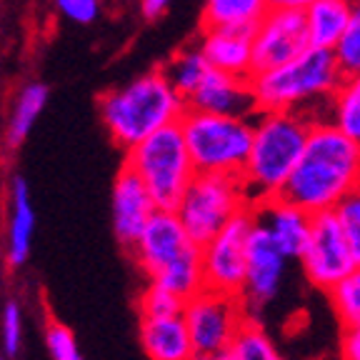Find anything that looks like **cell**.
<instances>
[{
  "instance_id": "cell-1",
  "label": "cell",
  "mask_w": 360,
  "mask_h": 360,
  "mask_svg": "<svg viewBox=\"0 0 360 360\" xmlns=\"http://www.w3.org/2000/svg\"><path fill=\"white\" fill-rule=\"evenodd\" d=\"M355 188H360V143L333 120H315L283 198L315 215L333 210Z\"/></svg>"
},
{
  "instance_id": "cell-2",
  "label": "cell",
  "mask_w": 360,
  "mask_h": 360,
  "mask_svg": "<svg viewBox=\"0 0 360 360\" xmlns=\"http://www.w3.org/2000/svg\"><path fill=\"white\" fill-rule=\"evenodd\" d=\"M343 70L328 48L310 45L298 58L250 75L260 110H300L310 120H328V105L343 83Z\"/></svg>"
},
{
  "instance_id": "cell-3",
  "label": "cell",
  "mask_w": 360,
  "mask_h": 360,
  "mask_svg": "<svg viewBox=\"0 0 360 360\" xmlns=\"http://www.w3.org/2000/svg\"><path fill=\"white\" fill-rule=\"evenodd\" d=\"M313 120L300 110H258L243 183L253 205L283 195L308 146Z\"/></svg>"
},
{
  "instance_id": "cell-4",
  "label": "cell",
  "mask_w": 360,
  "mask_h": 360,
  "mask_svg": "<svg viewBox=\"0 0 360 360\" xmlns=\"http://www.w3.org/2000/svg\"><path fill=\"white\" fill-rule=\"evenodd\" d=\"M98 110L112 141L130 150L155 130L180 123L188 103L163 70H153L123 88L108 90L98 101Z\"/></svg>"
},
{
  "instance_id": "cell-5",
  "label": "cell",
  "mask_w": 360,
  "mask_h": 360,
  "mask_svg": "<svg viewBox=\"0 0 360 360\" xmlns=\"http://www.w3.org/2000/svg\"><path fill=\"white\" fill-rule=\"evenodd\" d=\"M130 250L148 281L170 288L183 300L205 288L202 245L193 240L175 210L158 208Z\"/></svg>"
},
{
  "instance_id": "cell-6",
  "label": "cell",
  "mask_w": 360,
  "mask_h": 360,
  "mask_svg": "<svg viewBox=\"0 0 360 360\" xmlns=\"http://www.w3.org/2000/svg\"><path fill=\"white\" fill-rule=\"evenodd\" d=\"M180 128L198 173L243 175L253 146L255 118L188 108L180 118Z\"/></svg>"
},
{
  "instance_id": "cell-7",
  "label": "cell",
  "mask_w": 360,
  "mask_h": 360,
  "mask_svg": "<svg viewBox=\"0 0 360 360\" xmlns=\"http://www.w3.org/2000/svg\"><path fill=\"white\" fill-rule=\"evenodd\" d=\"M125 153V165L146 183L158 208L175 210L198 173L180 123L155 130Z\"/></svg>"
},
{
  "instance_id": "cell-8",
  "label": "cell",
  "mask_w": 360,
  "mask_h": 360,
  "mask_svg": "<svg viewBox=\"0 0 360 360\" xmlns=\"http://www.w3.org/2000/svg\"><path fill=\"white\" fill-rule=\"evenodd\" d=\"M245 208H253V202L240 175L195 173L175 205V213L193 240L205 245Z\"/></svg>"
},
{
  "instance_id": "cell-9",
  "label": "cell",
  "mask_w": 360,
  "mask_h": 360,
  "mask_svg": "<svg viewBox=\"0 0 360 360\" xmlns=\"http://www.w3.org/2000/svg\"><path fill=\"white\" fill-rule=\"evenodd\" d=\"M198 358H215L231 350L240 328L248 323L245 305L238 295L202 288L183 305Z\"/></svg>"
},
{
  "instance_id": "cell-10",
  "label": "cell",
  "mask_w": 360,
  "mask_h": 360,
  "mask_svg": "<svg viewBox=\"0 0 360 360\" xmlns=\"http://www.w3.org/2000/svg\"><path fill=\"white\" fill-rule=\"evenodd\" d=\"M255 225L253 208H245L225 225L223 231L202 245V276L205 288L238 295L245 285L248 268V238Z\"/></svg>"
},
{
  "instance_id": "cell-11",
  "label": "cell",
  "mask_w": 360,
  "mask_h": 360,
  "mask_svg": "<svg viewBox=\"0 0 360 360\" xmlns=\"http://www.w3.org/2000/svg\"><path fill=\"white\" fill-rule=\"evenodd\" d=\"M288 263H290V258L283 253L281 245L273 240V236L255 220L250 238H248L245 285L240 292L248 321L260 323L263 310L281 295L288 276Z\"/></svg>"
},
{
  "instance_id": "cell-12",
  "label": "cell",
  "mask_w": 360,
  "mask_h": 360,
  "mask_svg": "<svg viewBox=\"0 0 360 360\" xmlns=\"http://www.w3.org/2000/svg\"><path fill=\"white\" fill-rule=\"evenodd\" d=\"M298 263L310 285L323 292L335 288L338 281H343L358 265L333 210L313 215L310 240L305 245L303 255L298 258Z\"/></svg>"
},
{
  "instance_id": "cell-13",
  "label": "cell",
  "mask_w": 360,
  "mask_h": 360,
  "mask_svg": "<svg viewBox=\"0 0 360 360\" xmlns=\"http://www.w3.org/2000/svg\"><path fill=\"white\" fill-rule=\"evenodd\" d=\"M308 48L310 35L305 13L268 8L253 28V73L283 65Z\"/></svg>"
},
{
  "instance_id": "cell-14",
  "label": "cell",
  "mask_w": 360,
  "mask_h": 360,
  "mask_svg": "<svg viewBox=\"0 0 360 360\" xmlns=\"http://www.w3.org/2000/svg\"><path fill=\"white\" fill-rule=\"evenodd\" d=\"M158 202L138 175L123 165L112 186V231L125 248H133L146 231L148 220L155 215Z\"/></svg>"
},
{
  "instance_id": "cell-15",
  "label": "cell",
  "mask_w": 360,
  "mask_h": 360,
  "mask_svg": "<svg viewBox=\"0 0 360 360\" xmlns=\"http://www.w3.org/2000/svg\"><path fill=\"white\" fill-rule=\"evenodd\" d=\"M188 108L205 112H220V115H245V118H255L260 110L250 78L223 73V70H215V68H210L205 80L188 98Z\"/></svg>"
},
{
  "instance_id": "cell-16",
  "label": "cell",
  "mask_w": 360,
  "mask_h": 360,
  "mask_svg": "<svg viewBox=\"0 0 360 360\" xmlns=\"http://www.w3.org/2000/svg\"><path fill=\"white\" fill-rule=\"evenodd\" d=\"M253 213L255 220L273 236V240L281 245L288 258L298 260L303 255L310 240V231H313V213L283 195L253 205Z\"/></svg>"
},
{
  "instance_id": "cell-17",
  "label": "cell",
  "mask_w": 360,
  "mask_h": 360,
  "mask_svg": "<svg viewBox=\"0 0 360 360\" xmlns=\"http://www.w3.org/2000/svg\"><path fill=\"white\" fill-rule=\"evenodd\" d=\"M198 45L215 70L253 75V28H202Z\"/></svg>"
},
{
  "instance_id": "cell-18",
  "label": "cell",
  "mask_w": 360,
  "mask_h": 360,
  "mask_svg": "<svg viewBox=\"0 0 360 360\" xmlns=\"http://www.w3.org/2000/svg\"><path fill=\"white\" fill-rule=\"evenodd\" d=\"M141 343L150 360H195V345L183 313L141 318Z\"/></svg>"
},
{
  "instance_id": "cell-19",
  "label": "cell",
  "mask_w": 360,
  "mask_h": 360,
  "mask_svg": "<svg viewBox=\"0 0 360 360\" xmlns=\"http://www.w3.org/2000/svg\"><path fill=\"white\" fill-rule=\"evenodd\" d=\"M303 13L310 45L333 51L353 20V0H313Z\"/></svg>"
},
{
  "instance_id": "cell-20",
  "label": "cell",
  "mask_w": 360,
  "mask_h": 360,
  "mask_svg": "<svg viewBox=\"0 0 360 360\" xmlns=\"http://www.w3.org/2000/svg\"><path fill=\"white\" fill-rule=\"evenodd\" d=\"M35 231V213L30 205L28 183L15 175L11 191V225H8V263L22 265L30 255V240Z\"/></svg>"
},
{
  "instance_id": "cell-21",
  "label": "cell",
  "mask_w": 360,
  "mask_h": 360,
  "mask_svg": "<svg viewBox=\"0 0 360 360\" xmlns=\"http://www.w3.org/2000/svg\"><path fill=\"white\" fill-rule=\"evenodd\" d=\"M268 8V0H205L202 28H255Z\"/></svg>"
},
{
  "instance_id": "cell-22",
  "label": "cell",
  "mask_w": 360,
  "mask_h": 360,
  "mask_svg": "<svg viewBox=\"0 0 360 360\" xmlns=\"http://www.w3.org/2000/svg\"><path fill=\"white\" fill-rule=\"evenodd\" d=\"M210 68L213 65L208 63L205 53L200 51V45H191V48H183V51L170 58V63L163 68V73L168 75L173 88L178 90L188 103V98L195 93L198 85L210 73Z\"/></svg>"
},
{
  "instance_id": "cell-23",
  "label": "cell",
  "mask_w": 360,
  "mask_h": 360,
  "mask_svg": "<svg viewBox=\"0 0 360 360\" xmlns=\"http://www.w3.org/2000/svg\"><path fill=\"white\" fill-rule=\"evenodd\" d=\"M45 103H48V88L43 83H30L18 93L11 112V123H8V146L18 148L28 138L35 120L45 110Z\"/></svg>"
},
{
  "instance_id": "cell-24",
  "label": "cell",
  "mask_w": 360,
  "mask_h": 360,
  "mask_svg": "<svg viewBox=\"0 0 360 360\" xmlns=\"http://www.w3.org/2000/svg\"><path fill=\"white\" fill-rule=\"evenodd\" d=\"M328 120L360 143V73L345 75L328 105Z\"/></svg>"
},
{
  "instance_id": "cell-25",
  "label": "cell",
  "mask_w": 360,
  "mask_h": 360,
  "mask_svg": "<svg viewBox=\"0 0 360 360\" xmlns=\"http://www.w3.org/2000/svg\"><path fill=\"white\" fill-rule=\"evenodd\" d=\"M231 360H288L258 321H248L228 350Z\"/></svg>"
},
{
  "instance_id": "cell-26",
  "label": "cell",
  "mask_w": 360,
  "mask_h": 360,
  "mask_svg": "<svg viewBox=\"0 0 360 360\" xmlns=\"http://www.w3.org/2000/svg\"><path fill=\"white\" fill-rule=\"evenodd\" d=\"M328 298L343 328H360V265L328 290Z\"/></svg>"
},
{
  "instance_id": "cell-27",
  "label": "cell",
  "mask_w": 360,
  "mask_h": 360,
  "mask_svg": "<svg viewBox=\"0 0 360 360\" xmlns=\"http://www.w3.org/2000/svg\"><path fill=\"white\" fill-rule=\"evenodd\" d=\"M186 300L170 288L160 283H148V288L141 295V318H163V315H178L183 313Z\"/></svg>"
},
{
  "instance_id": "cell-28",
  "label": "cell",
  "mask_w": 360,
  "mask_h": 360,
  "mask_svg": "<svg viewBox=\"0 0 360 360\" xmlns=\"http://www.w3.org/2000/svg\"><path fill=\"white\" fill-rule=\"evenodd\" d=\"M333 53H335L343 75L360 73V0H353V20H350L340 43L333 48Z\"/></svg>"
},
{
  "instance_id": "cell-29",
  "label": "cell",
  "mask_w": 360,
  "mask_h": 360,
  "mask_svg": "<svg viewBox=\"0 0 360 360\" xmlns=\"http://www.w3.org/2000/svg\"><path fill=\"white\" fill-rule=\"evenodd\" d=\"M333 213H335L338 223L343 228V236H345V240H348L350 250H353L355 263L360 265V188L348 193V195L333 208Z\"/></svg>"
},
{
  "instance_id": "cell-30",
  "label": "cell",
  "mask_w": 360,
  "mask_h": 360,
  "mask_svg": "<svg viewBox=\"0 0 360 360\" xmlns=\"http://www.w3.org/2000/svg\"><path fill=\"white\" fill-rule=\"evenodd\" d=\"M45 343H48V350H51L53 360H83L75 335L68 330L65 326H60V323H51V326H48Z\"/></svg>"
},
{
  "instance_id": "cell-31",
  "label": "cell",
  "mask_w": 360,
  "mask_h": 360,
  "mask_svg": "<svg viewBox=\"0 0 360 360\" xmlns=\"http://www.w3.org/2000/svg\"><path fill=\"white\" fill-rule=\"evenodd\" d=\"M22 340V315L18 303H8L3 310V348L6 355H18Z\"/></svg>"
},
{
  "instance_id": "cell-32",
  "label": "cell",
  "mask_w": 360,
  "mask_h": 360,
  "mask_svg": "<svg viewBox=\"0 0 360 360\" xmlns=\"http://www.w3.org/2000/svg\"><path fill=\"white\" fill-rule=\"evenodd\" d=\"M56 6L68 20L80 22V25L93 22L101 13V0H56Z\"/></svg>"
},
{
  "instance_id": "cell-33",
  "label": "cell",
  "mask_w": 360,
  "mask_h": 360,
  "mask_svg": "<svg viewBox=\"0 0 360 360\" xmlns=\"http://www.w3.org/2000/svg\"><path fill=\"white\" fill-rule=\"evenodd\" d=\"M340 360H360V328H343Z\"/></svg>"
},
{
  "instance_id": "cell-34",
  "label": "cell",
  "mask_w": 360,
  "mask_h": 360,
  "mask_svg": "<svg viewBox=\"0 0 360 360\" xmlns=\"http://www.w3.org/2000/svg\"><path fill=\"white\" fill-rule=\"evenodd\" d=\"M168 6L170 0H141V11L146 18H158Z\"/></svg>"
},
{
  "instance_id": "cell-35",
  "label": "cell",
  "mask_w": 360,
  "mask_h": 360,
  "mask_svg": "<svg viewBox=\"0 0 360 360\" xmlns=\"http://www.w3.org/2000/svg\"><path fill=\"white\" fill-rule=\"evenodd\" d=\"M313 0H268L270 8H283V11H305Z\"/></svg>"
},
{
  "instance_id": "cell-36",
  "label": "cell",
  "mask_w": 360,
  "mask_h": 360,
  "mask_svg": "<svg viewBox=\"0 0 360 360\" xmlns=\"http://www.w3.org/2000/svg\"><path fill=\"white\" fill-rule=\"evenodd\" d=\"M195 360H231V355L223 353V355H215V358H198V355H195Z\"/></svg>"
},
{
  "instance_id": "cell-37",
  "label": "cell",
  "mask_w": 360,
  "mask_h": 360,
  "mask_svg": "<svg viewBox=\"0 0 360 360\" xmlns=\"http://www.w3.org/2000/svg\"><path fill=\"white\" fill-rule=\"evenodd\" d=\"M0 360H6V358H0Z\"/></svg>"
}]
</instances>
